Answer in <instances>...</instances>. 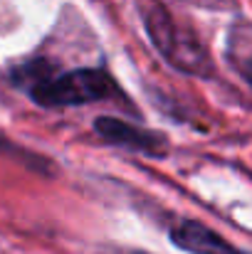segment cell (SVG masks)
<instances>
[{
    "label": "cell",
    "instance_id": "5",
    "mask_svg": "<svg viewBox=\"0 0 252 254\" xmlns=\"http://www.w3.org/2000/svg\"><path fill=\"white\" fill-rule=\"evenodd\" d=\"M238 69H240V74L245 77V82L252 86V52L240 55V60H238Z\"/></svg>",
    "mask_w": 252,
    "mask_h": 254
},
{
    "label": "cell",
    "instance_id": "3",
    "mask_svg": "<svg viewBox=\"0 0 252 254\" xmlns=\"http://www.w3.org/2000/svg\"><path fill=\"white\" fill-rule=\"evenodd\" d=\"M94 131L101 138H106L109 143L124 146V148L136 151V153H146V156H164L166 153V138L161 133L126 124V121L114 119V116H99L94 121Z\"/></svg>",
    "mask_w": 252,
    "mask_h": 254
},
{
    "label": "cell",
    "instance_id": "4",
    "mask_svg": "<svg viewBox=\"0 0 252 254\" xmlns=\"http://www.w3.org/2000/svg\"><path fill=\"white\" fill-rule=\"evenodd\" d=\"M170 240L175 247L185 250L190 254H250L233 247L228 240L215 235L210 227L195 222V220H183L170 230Z\"/></svg>",
    "mask_w": 252,
    "mask_h": 254
},
{
    "label": "cell",
    "instance_id": "2",
    "mask_svg": "<svg viewBox=\"0 0 252 254\" xmlns=\"http://www.w3.org/2000/svg\"><path fill=\"white\" fill-rule=\"evenodd\" d=\"M30 94L42 106H82L114 96L116 86L104 69H75L32 84Z\"/></svg>",
    "mask_w": 252,
    "mask_h": 254
},
{
    "label": "cell",
    "instance_id": "1",
    "mask_svg": "<svg viewBox=\"0 0 252 254\" xmlns=\"http://www.w3.org/2000/svg\"><path fill=\"white\" fill-rule=\"evenodd\" d=\"M146 30L156 45V50L166 57L168 62L185 72V74H195V77H208L210 74V60L205 47L198 42V37L178 25L170 12L161 5H154L151 12L146 15Z\"/></svg>",
    "mask_w": 252,
    "mask_h": 254
},
{
    "label": "cell",
    "instance_id": "6",
    "mask_svg": "<svg viewBox=\"0 0 252 254\" xmlns=\"http://www.w3.org/2000/svg\"><path fill=\"white\" fill-rule=\"evenodd\" d=\"M139 254H141V252H139Z\"/></svg>",
    "mask_w": 252,
    "mask_h": 254
}]
</instances>
